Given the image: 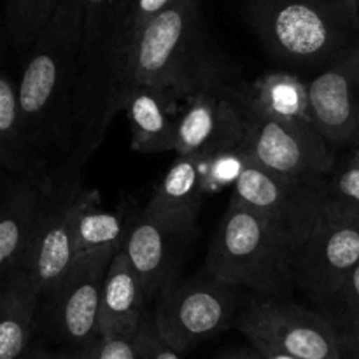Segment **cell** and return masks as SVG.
Returning <instances> with one entry per match:
<instances>
[{"instance_id":"1","label":"cell","mask_w":359,"mask_h":359,"mask_svg":"<svg viewBox=\"0 0 359 359\" xmlns=\"http://www.w3.org/2000/svg\"><path fill=\"white\" fill-rule=\"evenodd\" d=\"M84 32V0H62L39 34L18 84L25 133L37 149L72 153L76 91Z\"/></svg>"},{"instance_id":"2","label":"cell","mask_w":359,"mask_h":359,"mask_svg":"<svg viewBox=\"0 0 359 359\" xmlns=\"http://www.w3.org/2000/svg\"><path fill=\"white\" fill-rule=\"evenodd\" d=\"M235 69L212 44L198 0H174L137 35L128 84H146L174 98L230 88Z\"/></svg>"},{"instance_id":"3","label":"cell","mask_w":359,"mask_h":359,"mask_svg":"<svg viewBox=\"0 0 359 359\" xmlns=\"http://www.w3.org/2000/svg\"><path fill=\"white\" fill-rule=\"evenodd\" d=\"M249 27L277 62L323 70L359 44L356 0H248Z\"/></svg>"},{"instance_id":"4","label":"cell","mask_w":359,"mask_h":359,"mask_svg":"<svg viewBox=\"0 0 359 359\" xmlns=\"http://www.w3.org/2000/svg\"><path fill=\"white\" fill-rule=\"evenodd\" d=\"M291 242L263 214L230 198L207 251V273L235 287L279 297L294 287Z\"/></svg>"},{"instance_id":"5","label":"cell","mask_w":359,"mask_h":359,"mask_svg":"<svg viewBox=\"0 0 359 359\" xmlns=\"http://www.w3.org/2000/svg\"><path fill=\"white\" fill-rule=\"evenodd\" d=\"M84 167L83 161L67 156L51 175V186L42 193L27 255L13 273L25 280L39 302L63 279L76 259L74 221L84 191Z\"/></svg>"},{"instance_id":"6","label":"cell","mask_w":359,"mask_h":359,"mask_svg":"<svg viewBox=\"0 0 359 359\" xmlns=\"http://www.w3.org/2000/svg\"><path fill=\"white\" fill-rule=\"evenodd\" d=\"M231 198L263 214L293 249L319 226L333 207L328 177L284 175L248 161Z\"/></svg>"},{"instance_id":"7","label":"cell","mask_w":359,"mask_h":359,"mask_svg":"<svg viewBox=\"0 0 359 359\" xmlns=\"http://www.w3.org/2000/svg\"><path fill=\"white\" fill-rule=\"evenodd\" d=\"M242 109V151L251 163L284 175L328 177L335 149L312 123L270 116L237 91Z\"/></svg>"},{"instance_id":"8","label":"cell","mask_w":359,"mask_h":359,"mask_svg":"<svg viewBox=\"0 0 359 359\" xmlns=\"http://www.w3.org/2000/svg\"><path fill=\"white\" fill-rule=\"evenodd\" d=\"M237 326L262 358L340 359L339 330L328 316L277 297L249 302Z\"/></svg>"},{"instance_id":"9","label":"cell","mask_w":359,"mask_h":359,"mask_svg":"<svg viewBox=\"0 0 359 359\" xmlns=\"http://www.w3.org/2000/svg\"><path fill=\"white\" fill-rule=\"evenodd\" d=\"M238 307V287L216 277L175 280L156 298L154 328L172 349L186 353L223 332Z\"/></svg>"},{"instance_id":"10","label":"cell","mask_w":359,"mask_h":359,"mask_svg":"<svg viewBox=\"0 0 359 359\" xmlns=\"http://www.w3.org/2000/svg\"><path fill=\"white\" fill-rule=\"evenodd\" d=\"M358 263L359 212L333 203L319 226L291 251V279L294 287L326 307Z\"/></svg>"},{"instance_id":"11","label":"cell","mask_w":359,"mask_h":359,"mask_svg":"<svg viewBox=\"0 0 359 359\" xmlns=\"http://www.w3.org/2000/svg\"><path fill=\"white\" fill-rule=\"evenodd\" d=\"M118 252L77 256L63 279L39 302L37 318L49 335L67 349L98 337L102 287L112 258Z\"/></svg>"},{"instance_id":"12","label":"cell","mask_w":359,"mask_h":359,"mask_svg":"<svg viewBox=\"0 0 359 359\" xmlns=\"http://www.w3.org/2000/svg\"><path fill=\"white\" fill-rule=\"evenodd\" d=\"M198 223L188 217L165 216L146 205L133 221L121 252L142 283L149 302L179 280L186 256L198 238Z\"/></svg>"},{"instance_id":"13","label":"cell","mask_w":359,"mask_h":359,"mask_svg":"<svg viewBox=\"0 0 359 359\" xmlns=\"http://www.w3.org/2000/svg\"><path fill=\"white\" fill-rule=\"evenodd\" d=\"M242 149V109L237 91L226 88L186 98L175 118L174 153L207 158Z\"/></svg>"},{"instance_id":"14","label":"cell","mask_w":359,"mask_h":359,"mask_svg":"<svg viewBox=\"0 0 359 359\" xmlns=\"http://www.w3.org/2000/svg\"><path fill=\"white\" fill-rule=\"evenodd\" d=\"M311 123L335 147L359 139V44L307 83Z\"/></svg>"},{"instance_id":"15","label":"cell","mask_w":359,"mask_h":359,"mask_svg":"<svg viewBox=\"0 0 359 359\" xmlns=\"http://www.w3.org/2000/svg\"><path fill=\"white\" fill-rule=\"evenodd\" d=\"M139 212V207L130 200L114 209H107L97 189L84 188L74 221L76 258L93 252L121 251Z\"/></svg>"},{"instance_id":"16","label":"cell","mask_w":359,"mask_h":359,"mask_svg":"<svg viewBox=\"0 0 359 359\" xmlns=\"http://www.w3.org/2000/svg\"><path fill=\"white\" fill-rule=\"evenodd\" d=\"M146 291L121 251L112 258L102 287L98 335L135 333L147 312Z\"/></svg>"},{"instance_id":"17","label":"cell","mask_w":359,"mask_h":359,"mask_svg":"<svg viewBox=\"0 0 359 359\" xmlns=\"http://www.w3.org/2000/svg\"><path fill=\"white\" fill-rule=\"evenodd\" d=\"M172 98L146 84H130L123 111L130 123L132 149L140 154L174 153L175 118Z\"/></svg>"},{"instance_id":"18","label":"cell","mask_w":359,"mask_h":359,"mask_svg":"<svg viewBox=\"0 0 359 359\" xmlns=\"http://www.w3.org/2000/svg\"><path fill=\"white\" fill-rule=\"evenodd\" d=\"M42 193L27 184L0 209V286L18 272L41 209Z\"/></svg>"},{"instance_id":"19","label":"cell","mask_w":359,"mask_h":359,"mask_svg":"<svg viewBox=\"0 0 359 359\" xmlns=\"http://www.w3.org/2000/svg\"><path fill=\"white\" fill-rule=\"evenodd\" d=\"M37 311L39 298L21 277L0 286V359H23L30 351Z\"/></svg>"},{"instance_id":"20","label":"cell","mask_w":359,"mask_h":359,"mask_svg":"<svg viewBox=\"0 0 359 359\" xmlns=\"http://www.w3.org/2000/svg\"><path fill=\"white\" fill-rule=\"evenodd\" d=\"M207 195L200 158L177 156L146 207L165 216L196 219Z\"/></svg>"},{"instance_id":"21","label":"cell","mask_w":359,"mask_h":359,"mask_svg":"<svg viewBox=\"0 0 359 359\" xmlns=\"http://www.w3.org/2000/svg\"><path fill=\"white\" fill-rule=\"evenodd\" d=\"M0 161L34 174L41 193L48 191L51 186V175L39 167L34 147L25 133L18 104V86L4 74H0Z\"/></svg>"},{"instance_id":"22","label":"cell","mask_w":359,"mask_h":359,"mask_svg":"<svg viewBox=\"0 0 359 359\" xmlns=\"http://www.w3.org/2000/svg\"><path fill=\"white\" fill-rule=\"evenodd\" d=\"M245 98L270 116L291 121L311 123L307 83L291 72H272L259 77L248 91Z\"/></svg>"},{"instance_id":"23","label":"cell","mask_w":359,"mask_h":359,"mask_svg":"<svg viewBox=\"0 0 359 359\" xmlns=\"http://www.w3.org/2000/svg\"><path fill=\"white\" fill-rule=\"evenodd\" d=\"M62 0H4L7 32L18 49H30Z\"/></svg>"},{"instance_id":"24","label":"cell","mask_w":359,"mask_h":359,"mask_svg":"<svg viewBox=\"0 0 359 359\" xmlns=\"http://www.w3.org/2000/svg\"><path fill=\"white\" fill-rule=\"evenodd\" d=\"M139 332V330H137ZM137 332L125 335H98L79 347L63 351L60 359H137Z\"/></svg>"},{"instance_id":"25","label":"cell","mask_w":359,"mask_h":359,"mask_svg":"<svg viewBox=\"0 0 359 359\" xmlns=\"http://www.w3.org/2000/svg\"><path fill=\"white\" fill-rule=\"evenodd\" d=\"M323 309V314L328 316L339 332L359 330V263L349 273L337 297Z\"/></svg>"},{"instance_id":"26","label":"cell","mask_w":359,"mask_h":359,"mask_svg":"<svg viewBox=\"0 0 359 359\" xmlns=\"http://www.w3.org/2000/svg\"><path fill=\"white\" fill-rule=\"evenodd\" d=\"M123 0H84V32L81 55L95 48L109 23L114 20Z\"/></svg>"},{"instance_id":"27","label":"cell","mask_w":359,"mask_h":359,"mask_svg":"<svg viewBox=\"0 0 359 359\" xmlns=\"http://www.w3.org/2000/svg\"><path fill=\"white\" fill-rule=\"evenodd\" d=\"M333 203L359 212V158L351 156L330 175Z\"/></svg>"},{"instance_id":"28","label":"cell","mask_w":359,"mask_h":359,"mask_svg":"<svg viewBox=\"0 0 359 359\" xmlns=\"http://www.w3.org/2000/svg\"><path fill=\"white\" fill-rule=\"evenodd\" d=\"M137 359H181V353L172 349L156 333L151 312L137 332Z\"/></svg>"},{"instance_id":"29","label":"cell","mask_w":359,"mask_h":359,"mask_svg":"<svg viewBox=\"0 0 359 359\" xmlns=\"http://www.w3.org/2000/svg\"><path fill=\"white\" fill-rule=\"evenodd\" d=\"M340 359H359V330L339 332Z\"/></svg>"},{"instance_id":"30","label":"cell","mask_w":359,"mask_h":359,"mask_svg":"<svg viewBox=\"0 0 359 359\" xmlns=\"http://www.w3.org/2000/svg\"><path fill=\"white\" fill-rule=\"evenodd\" d=\"M23 359H60L58 354L51 353L46 347H35V349H30L27 354H25Z\"/></svg>"},{"instance_id":"31","label":"cell","mask_w":359,"mask_h":359,"mask_svg":"<svg viewBox=\"0 0 359 359\" xmlns=\"http://www.w3.org/2000/svg\"><path fill=\"white\" fill-rule=\"evenodd\" d=\"M217 359H263L258 353L251 354V353H230L224 354V356L217 358Z\"/></svg>"},{"instance_id":"32","label":"cell","mask_w":359,"mask_h":359,"mask_svg":"<svg viewBox=\"0 0 359 359\" xmlns=\"http://www.w3.org/2000/svg\"><path fill=\"white\" fill-rule=\"evenodd\" d=\"M263 359H297V358H291V356H280V354H273V356H266Z\"/></svg>"},{"instance_id":"33","label":"cell","mask_w":359,"mask_h":359,"mask_svg":"<svg viewBox=\"0 0 359 359\" xmlns=\"http://www.w3.org/2000/svg\"><path fill=\"white\" fill-rule=\"evenodd\" d=\"M353 156H358V158H359V139H358V142L354 144V153H353Z\"/></svg>"},{"instance_id":"34","label":"cell","mask_w":359,"mask_h":359,"mask_svg":"<svg viewBox=\"0 0 359 359\" xmlns=\"http://www.w3.org/2000/svg\"><path fill=\"white\" fill-rule=\"evenodd\" d=\"M356 6H358V14H359V0H356Z\"/></svg>"}]
</instances>
